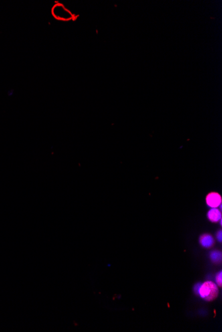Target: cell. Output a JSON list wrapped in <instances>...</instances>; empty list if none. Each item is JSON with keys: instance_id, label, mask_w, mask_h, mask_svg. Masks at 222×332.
I'll list each match as a JSON object with an SVG mask.
<instances>
[{"instance_id": "cell-1", "label": "cell", "mask_w": 222, "mask_h": 332, "mask_svg": "<svg viewBox=\"0 0 222 332\" xmlns=\"http://www.w3.org/2000/svg\"><path fill=\"white\" fill-rule=\"evenodd\" d=\"M219 290L213 282L207 281L202 284L198 290V294L206 301H212L218 297Z\"/></svg>"}, {"instance_id": "cell-2", "label": "cell", "mask_w": 222, "mask_h": 332, "mask_svg": "<svg viewBox=\"0 0 222 332\" xmlns=\"http://www.w3.org/2000/svg\"><path fill=\"white\" fill-rule=\"evenodd\" d=\"M51 12L53 17L59 21H69L75 19L74 14L60 3L55 4Z\"/></svg>"}, {"instance_id": "cell-3", "label": "cell", "mask_w": 222, "mask_h": 332, "mask_svg": "<svg viewBox=\"0 0 222 332\" xmlns=\"http://www.w3.org/2000/svg\"><path fill=\"white\" fill-rule=\"evenodd\" d=\"M206 202L208 206L212 208H216L222 204V198L218 193H210L206 197Z\"/></svg>"}, {"instance_id": "cell-4", "label": "cell", "mask_w": 222, "mask_h": 332, "mask_svg": "<svg viewBox=\"0 0 222 332\" xmlns=\"http://www.w3.org/2000/svg\"><path fill=\"white\" fill-rule=\"evenodd\" d=\"M200 243L204 248H210L214 244L213 237L209 234L202 235L200 238Z\"/></svg>"}, {"instance_id": "cell-5", "label": "cell", "mask_w": 222, "mask_h": 332, "mask_svg": "<svg viewBox=\"0 0 222 332\" xmlns=\"http://www.w3.org/2000/svg\"><path fill=\"white\" fill-rule=\"evenodd\" d=\"M208 218L212 222H218L221 220V212L217 208H212L208 213Z\"/></svg>"}, {"instance_id": "cell-6", "label": "cell", "mask_w": 222, "mask_h": 332, "mask_svg": "<svg viewBox=\"0 0 222 332\" xmlns=\"http://www.w3.org/2000/svg\"><path fill=\"white\" fill-rule=\"evenodd\" d=\"M210 258L215 262H219L221 261L222 253L221 252L218 251V250H214L210 253Z\"/></svg>"}, {"instance_id": "cell-7", "label": "cell", "mask_w": 222, "mask_h": 332, "mask_svg": "<svg viewBox=\"0 0 222 332\" xmlns=\"http://www.w3.org/2000/svg\"><path fill=\"white\" fill-rule=\"evenodd\" d=\"M216 282H217V284H218V286H222V278L221 271L218 272V274L217 275H216Z\"/></svg>"}, {"instance_id": "cell-8", "label": "cell", "mask_w": 222, "mask_h": 332, "mask_svg": "<svg viewBox=\"0 0 222 332\" xmlns=\"http://www.w3.org/2000/svg\"><path fill=\"white\" fill-rule=\"evenodd\" d=\"M201 283H198L197 284H196L195 286H194V292H196V294H198V290H199V288L200 286H201Z\"/></svg>"}, {"instance_id": "cell-9", "label": "cell", "mask_w": 222, "mask_h": 332, "mask_svg": "<svg viewBox=\"0 0 222 332\" xmlns=\"http://www.w3.org/2000/svg\"><path fill=\"white\" fill-rule=\"evenodd\" d=\"M218 240L219 241V242H222V231H219V232H218L217 236Z\"/></svg>"}]
</instances>
